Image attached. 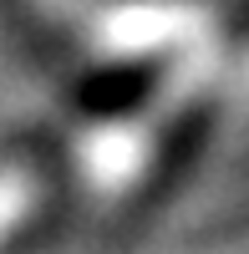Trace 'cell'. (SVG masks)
I'll list each match as a JSON object with an SVG mask.
<instances>
[{"label":"cell","mask_w":249,"mask_h":254,"mask_svg":"<svg viewBox=\"0 0 249 254\" xmlns=\"http://www.w3.org/2000/svg\"><path fill=\"white\" fill-rule=\"evenodd\" d=\"M36 198H41V188L31 173H0V239L36 208Z\"/></svg>","instance_id":"obj_2"},{"label":"cell","mask_w":249,"mask_h":254,"mask_svg":"<svg viewBox=\"0 0 249 254\" xmlns=\"http://www.w3.org/2000/svg\"><path fill=\"white\" fill-rule=\"evenodd\" d=\"M193 254H249V239H239V244H219V249H193Z\"/></svg>","instance_id":"obj_3"},{"label":"cell","mask_w":249,"mask_h":254,"mask_svg":"<svg viewBox=\"0 0 249 254\" xmlns=\"http://www.w3.org/2000/svg\"><path fill=\"white\" fill-rule=\"evenodd\" d=\"M183 31H193V10L188 5H132V10H117L107 20V46L117 51H158L163 41H173Z\"/></svg>","instance_id":"obj_1"}]
</instances>
